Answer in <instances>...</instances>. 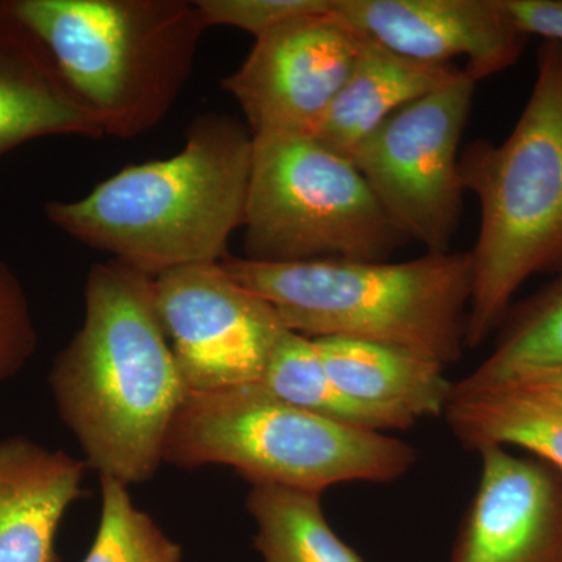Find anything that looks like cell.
<instances>
[{"instance_id": "ac0fdd59", "label": "cell", "mask_w": 562, "mask_h": 562, "mask_svg": "<svg viewBox=\"0 0 562 562\" xmlns=\"http://www.w3.org/2000/svg\"><path fill=\"white\" fill-rule=\"evenodd\" d=\"M316 492L251 484L247 512L262 562H364L333 531Z\"/></svg>"}, {"instance_id": "6da1fadb", "label": "cell", "mask_w": 562, "mask_h": 562, "mask_svg": "<svg viewBox=\"0 0 562 562\" xmlns=\"http://www.w3.org/2000/svg\"><path fill=\"white\" fill-rule=\"evenodd\" d=\"M49 384L88 468L127 487L154 479L190 391L158 319L151 277L114 260L92 266L83 324L55 357Z\"/></svg>"}, {"instance_id": "277c9868", "label": "cell", "mask_w": 562, "mask_h": 562, "mask_svg": "<svg viewBox=\"0 0 562 562\" xmlns=\"http://www.w3.org/2000/svg\"><path fill=\"white\" fill-rule=\"evenodd\" d=\"M221 265L306 338L386 344L442 366L468 347L471 251H425L402 262H261L228 254Z\"/></svg>"}, {"instance_id": "9c48e42d", "label": "cell", "mask_w": 562, "mask_h": 562, "mask_svg": "<svg viewBox=\"0 0 562 562\" xmlns=\"http://www.w3.org/2000/svg\"><path fill=\"white\" fill-rule=\"evenodd\" d=\"M155 310L190 392L258 383L288 328L221 262L151 277Z\"/></svg>"}, {"instance_id": "3957f363", "label": "cell", "mask_w": 562, "mask_h": 562, "mask_svg": "<svg viewBox=\"0 0 562 562\" xmlns=\"http://www.w3.org/2000/svg\"><path fill=\"white\" fill-rule=\"evenodd\" d=\"M465 192L482 222L471 251L468 347L497 331L536 276H562V44L543 41L530 99L502 143L473 140L460 155Z\"/></svg>"}, {"instance_id": "7402d4cb", "label": "cell", "mask_w": 562, "mask_h": 562, "mask_svg": "<svg viewBox=\"0 0 562 562\" xmlns=\"http://www.w3.org/2000/svg\"><path fill=\"white\" fill-rule=\"evenodd\" d=\"M38 349V331L21 280L0 258V386L16 376Z\"/></svg>"}, {"instance_id": "7c38bea8", "label": "cell", "mask_w": 562, "mask_h": 562, "mask_svg": "<svg viewBox=\"0 0 562 562\" xmlns=\"http://www.w3.org/2000/svg\"><path fill=\"white\" fill-rule=\"evenodd\" d=\"M479 453L482 475L450 562H562V471L505 447Z\"/></svg>"}, {"instance_id": "9a60e30c", "label": "cell", "mask_w": 562, "mask_h": 562, "mask_svg": "<svg viewBox=\"0 0 562 562\" xmlns=\"http://www.w3.org/2000/svg\"><path fill=\"white\" fill-rule=\"evenodd\" d=\"M87 468L25 436L0 441V562H60L55 539Z\"/></svg>"}, {"instance_id": "52a82bcc", "label": "cell", "mask_w": 562, "mask_h": 562, "mask_svg": "<svg viewBox=\"0 0 562 562\" xmlns=\"http://www.w3.org/2000/svg\"><path fill=\"white\" fill-rule=\"evenodd\" d=\"M243 228L244 258L261 262L387 261L409 243L355 162L312 135L254 138Z\"/></svg>"}, {"instance_id": "ffe728a7", "label": "cell", "mask_w": 562, "mask_h": 562, "mask_svg": "<svg viewBox=\"0 0 562 562\" xmlns=\"http://www.w3.org/2000/svg\"><path fill=\"white\" fill-rule=\"evenodd\" d=\"M495 333L491 353L473 375L562 368V276L514 302Z\"/></svg>"}, {"instance_id": "d4e9b609", "label": "cell", "mask_w": 562, "mask_h": 562, "mask_svg": "<svg viewBox=\"0 0 562 562\" xmlns=\"http://www.w3.org/2000/svg\"><path fill=\"white\" fill-rule=\"evenodd\" d=\"M553 372V375L557 376L558 382L562 384V368H553L550 369Z\"/></svg>"}, {"instance_id": "5b68a950", "label": "cell", "mask_w": 562, "mask_h": 562, "mask_svg": "<svg viewBox=\"0 0 562 562\" xmlns=\"http://www.w3.org/2000/svg\"><path fill=\"white\" fill-rule=\"evenodd\" d=\"M103 136L157 127L190 80L206 24L187 0H10Z\"/></svg>"}, {"instance_id": "5bb4252c", "label": "cell", "mask_w": 562, "mask_h": 562, "mask_svg": "<svg viewBox=\"0 0 562 562\" xmlns=\"http://www.w3.org/2000/svg\"><path fill=\"white\" fill-rule=\"evenodd\" d=\"M102 138L101 124L46 44L0 2V155L43 136Z\"/></svg>"}, {"instance_id": "4fadbf2b", "label": "cell", "mask_w": 562, "mask_h": 562, "mask_svg": "<svg viewBox=\"0 0 562 562\" xmlns=\"http://www.w3.org/2000/svg\"><path fill=\"white\" fill-rule=\"evenodd\" d=\"M464 449L516 447L562 471V384L550 369L453 383L443 412Z\"/></svg>"}, {"instance_id": "30bf717a", "label": "cell", "mask_w": 562, "mask_h": 562, "mask_svg": "<svg viewBox=\"0 0 562 562\" xmlns=\"http://www.w3.org/2000/svg\"><path fill=\"white\" fill-rule=\"evenodd\" d=\"M361 46V33L330 10L288 22L255 40L222 88L238 102L254 138L313 135Z\"/></svg>"}, {"instance_id": "cb8c5ba5", "label": "cell", "mask_w": 562, "mask_h": 562, "mask_svg": "<svg viewBox=\"0 0 562 562\" xmlns=\"http://www.w3.org/2000/svg\"><path fill=\"white\" fill-rule=\"evenodd\" d=\"M509 21L524 35L562 44V0H501Z\"/></svg>"}, {"instance_id": "d6986e66", "label": "cell", "mask_w": 562, "mask_h": 562, "mask_svg": "<svg viewBox=\"0 0 562 562\" xmlns=\"http://www.w3.org/2000/svg\"><path fill=\"white\" fill-rule=\"evenodd\" d=\"M266 391L303 412L368 430H398L386 414L351 401L325 371L313 339L288 331L272 351L260 382Z\"/></svg>"}, {"instance_id": "603a6c76", "label": "cell", "mask_w": 562, "mask_h": 562, "mask_svg": "<svg viewBox=\"0 0 562 562\" xmlns=\"http://www.w3.org/2000/svg\"><path fill=\"white\" fill-rule=\"evenodd\" d=\"M206 27H235L255 40L281 25L330 10L331 0H198Z\"/></svg>"}, {"instance_id": "8fae6325", "label": "cell", "mask_w": 562, "mask_h": 562, "mask_svg": "<svg viewBox=\"0 0 562 562\" xmlns=\"http://www.w3.org/2000/svg\"><path fill=\"white\" fill-rule=\"evenodd\" d=\"M333 11L403 57L436 65L464 57L476 83L516 65L528 41L501 0H333Z\"/></svg>"}, {"instance_id": "44dd1931", "label": "cell", "mask_w": 562, "mask_h": 562, "mask_svg": "<svg viewBox=\"0 0 562 562\" xmlns=\"http://www.w3.org/2000/svg\"><path fill=\"white\" fill-rule=\"evenodd\" d=\"M101 522L83 562H181L179 543L133 505L127 486L101 479Z\"/></svg>"}, {"instance_id": "ba28073f", "label": "cell", "mask_w": 562, "mask_h": 562, "mask_svg": "<svg viewBox=\"0 0 562 562\" xmlns=\"http://www.w3.org/2000/svg\"><path fill=\"white\" fill-rule=\"evenodd\" d=\"M475 90L462 69L452 83L395 111L350 155L395 227L425 251H450L460 227L461 138Z\"/></svg>"}, {"instance_id": "2e32d148", "label": "cell", "mask_w": 562, "mask_h": 562, "mask_svg": "<svg viewBox=\"0 0 562 562\" xmlns=\"http://www.w3.org/2000/svg\"><path fill=\"white\" fill-rule=\"evenodd\" d=\"M313 341L333 383L351 401L386 414L398 430L424 417L443 416L453 383L441 362L362 339Z\"/></svg>"}, {"instance_id": "7a4b0ae2", "label": "cell", "mask_w": 562, "mask_h": 562, "mask_svg": "<svg viewBox=\"0 0 562 562\" xmlns=\"http://www.w3.org/2000/svg\"><path fill=\"white\" fill-rule=\"evenodd\" d=\"M251 157L247 125L202 114L176 155L128 166L79 201L50 202L44 211L70 238L149 277L221 262L243 228Z\"/></svg>"}, {"instance_id": "e0dca14e", "label": "cell", "mask_w": 562, "mask_h": 562, "mask_svg": "<svg viewBox=\"0 0 562 562\" xmlns=\"http://www.w3.org/2000/svg\"><path fill=\"white\" fill-rule=\"evenodd\" d=\"M461 74L454 65L403 57L361 33L349 77L312 136L350 158L355 147L395 111L441 90Z\"/></svg>"}, {"instance_id": "8992f818", "label": "cell", "mask_w": 562, "mask_h": 562, "mask_svg": "<svg viewBox=\"0 0 562 562\" xmlns=\"http://www.w3.org/2000/svg\"><path fill=\"white\" fill-rule=\"evenodd\" d=\"M409 443L303 412L260 383L190 392L162 462L180 469L231 465L250 484L322 494L342 483H392L412 471Z\"/></svg>"}]
</instances>
